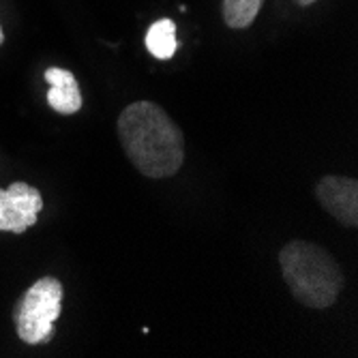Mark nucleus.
<instances>
[{
    "label": "nucleus",
    "mask_w": 358,
    "mask_h": 358,
    "mask_svg": "<svg viewBox=\"0 0 358 358\" xmlns=\"http://www.w3.org/2000/svg\"><path fill=\"white\" fill-rule=\"evenodd\" d=\"M118 138L129 161L148 178L174 176L185 161L182 131L152 101H136L120 112Z\"/></svg>",
    "instance_id": "1"
},
{
    "label": "nucleus",
    "mask_w": 358,
    "mask_h": 358,
    "mask_svg": "<svg viewBox=\"0 0 358 358\" xmlns=\"http://www.w3.org/2000/svg\"><path fill=\"white\" fill-rule=\"evenodd\" d=\"M279 264L292 296L311 309L331 307L345 281L335 257L307 241L287 243L279 251Z\"/></svg>",
    "instance_id": "2"
},
{
    "label": "nucleus",
    "mask_w": 358,
    "mask_h": 358,
    "mask_svg": "<svg viewBox=\"0 0 358 358\" xmlns=\"http://www.w3.org/2000/svg\"><path fill=\"white\" fill-rule=\"evenodd\" d=\"M62 309V283L43 277L32 283L13 311L15 333L24 343H48L54 337V324Z\"/></svg>",
    "instance_id": "3"
},
{
    "label": "nucleus",
    "mask_w": 358,
    "mask_h": 358,
    "mask_svg": "<svg viewBox=\"0 0 358 358\" xmlns=\"http://www.w3.org/2000/svg\"><path fill=\"white\" fill-rule=\"evenodd\" d=\"M43 198L39 189L28 182H11L9 189H0V232L24 234L39 219Z\"/></svg>",
    "instance_id": "4"
},
{
    "label": "nucleus",
    "mask_w": 358,
    "mask_h": 358,
    "mask_svg": "<svg viewBox=\"0 0 358 358\" xmlns=\"http://www.w3.org/2000/svg\"><path fill=\"white\" fill-rule=\"evenodd\" d=\"M317 202L345 227L358 225V182L345 176H324L315 187Z\"/></svg>",
    "instance_id": "5"
},
{
    "label": "nucleus",
    "mask_w": 358,
    "mask_h": 358,
    "mask_svg": "<svg viewBox=\"0 0 358 358\" xmlns=\"http://www.w3.org/2000/svg\"><path fill=\"white\" fill-rule=\"evenodd\" d=\"M45 82L52 86L48 92V103L58 114H76L82 108V90L76 76L67 69L50 67L45 71Z\"/></svg>",
    "instance_id": "6"
},
{
    "label": "nucleus",
    "mask_w": 358,
    "mask_h": 358,
    "mask_svg": "<svg viewBox=\"0 0 358 358\" xmlns=\"http://www.w3.org/2000/svg\"><path fill=\"white\" fill-rule=\"evenodd\" d=\"M146 50L157 58V60H170L176 50V24L168 17L155 22L148 32H146Z\"/></svg>",
    "instance_id": "7"
},
{
    "label": "nucleus",
    "mask_w": 358,
    "mask_h": 358,
    "mask_svg": "<svg viewBox=\"0 0 358 358\" xmlns=\"http://www.w3.org/2000/svg\"><path fill=\"white\" fill-rule=\"evenodd\" d=\"M264 0H223V20L230 28H247L257 17Z\"/></svg>",
    "instance_id": "8"
},
{
    "label": "nucleus",
    "mask_w": 358,
    "mask_h": 358,
    "mask_svg": "<svg viewBox=\"0 0 358 358\" xmlns=\"http://www.w3.org/2000/svg\"><path fill=\"white\" fill-rule=\"evenodd\" d=\"M296 3H299V5H303V7H307V5H313L315 0H296Z\"/></svg>",
    "instance_id": "9"
},
{
    "label": "nucleus",
    "mask_w": 358,
    "mask_h": 358,
    "mask_svg": "<svg viewBox=\"0 0 358 358\" xmlns=\"http://www.w3.org/2000/svg\"><path fill=\"white\" fill-rule=\"evenodd\" d=\"M5 41V32H3V26H0V43Z\"/></svg>",
    "instance_id": "10"
}]
</instances>
